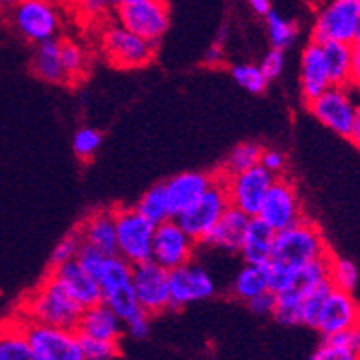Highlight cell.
<instances>
[{
    "label": "cell",
    "instance_id": "obj_15",
    "mask_svg": "<svg viewBox=\"0 0 360 360\" xmlns=\"http://www.w3.org/2000/svg\"><path fill=\"white\" fill-rule=\"evenodd\" d=\"M195 252V241L173 219L155 226L151 261L162 269L173 270L190 263Z\"/></svg>",
    "mask_w": 360,
    "mask_h": 360
},
{
    "label": "cell",
    "instance_id": "obj_36",
    "mask_svg": "<svg viewBox=\"0 0 360 360\" xmlns=\"http://www.w3.org/2000/svg\"><path fill=\"white\" fill-rule=\"evenodd\" d=\"M329 290H331V283L327 280L323 281V283L316 285L313 290H309V292L305 294L304 300H302V323H304V326L314 327L318 313H320L323 300H326V296L329 294Z\"/></svg>",
    "mask_w": 360,
    "mask_h": 360
},
{
    "label": "cell",
    "instance_id": "obj_51",
    "mask_svg": "<svg viewBox=\"0 0 360 360\" xmlns=\"http://www.w3.org/2000/svg\"><path fill=\"white\" fill-rule=\"evenodd\" d=\"M122 2H124V0H107V4H109L110 8H118V6H122Z\"/></svg>",
    "mask_w": 360,
    "mask_h": 360
},
{
    "label": "cell",
    "instance_id": "obj_29",
    "mask_svg": "<svg viewBox=\"0 0 360 360\" xmlns=\"http://www.w3.org/2000/svg\"><path fill=\"white\" fill-rule=\"evenodd\" d=\"M0 360H37L17 318L0 327Z\"/></svg>",
    "mask_w": 360,
    "mask_h": 360
},
{
    "label": "cell",
    "instance_id": "obj_49",
    "mask_svg": "<svg viewBox=\"0 0 360 360\" xmlns=\"http://www.w3.org/2000/svg\"><path fill=\"white\" fill-rule=\"evenodd\" d=\"M351 70H353V79H355V83H359V76H360V46L359 44H355V46H353Z\"/></svg>",
    "mask_w": 360,
    "mask_h": 360
},
{
    "label": "cell",
    "instance_id": "obj_46",
    "mask_svg": "<svg viewBox=\"0 0 360 360\" xmlns=\"http://www.w3.org/2000/svg\"><path fill=\"white\" fill-rule=\"evenodd\" d=\"M125 326H127V333L136 340H143L147 338L149 331H151V323H149V314H146L143 311H138L134 316H131L129 320H125Z\"/></svg>",
    "mask_w": 360,
    "mask_h": 360
},
{
    "label": "cell",
    "instance_id": "obj_12",
    "mask_svg": "<svg viewBox=\"0 0 360 360\" xmlns=\"http://www.w3.org/2000/svg\"><path fill=\"white\" fill-rule=\"evenodd\" d=\"M314 118L338 136H349L353 122L360 116L359 107L351 100L349 90L342 86H329L322 94L307 103Z\"/></svg>",
    "mask_w": 360,
    "mask_h": 360
},
{
    "label": "cell",
    "instance_id": "obj_44",
    "mask_svg": "<svg viewBox=\"0 0 360 360\" xmlns=\"http://www.w3.org/2000/svg\"><path fill=\"white\" fill-rule=\"evenodd\" d=\"M259 166L269 171L270 175L280 176L287 169V157L281 151H278V149H263L261 151Z\"/></svg>",
    "mask_w": 360,
    "mask_h": 360
},
{
    "label": "cell",
    "instance_id": "obj_41",
    "mask_svg": "<svg viewBox=\"0 0 360 360\" xmlns=\"http://www.w3.org/2000/svg\"><path fill=\"white\" fill-rule=\"evenodd\" d=\"M76 261H77V265L85 270L86 274L92 276V278L98 281V278H100V274H101V270H103V266H105V261H107V256H105L103 252L96 250V248L89 247V245H85V243H83L79 248V252H77Z\"/></svg>",
    "mask_w": 360,
    "mask_h": 360
},
{
    "label": "cell",
    "instance_id": "obj_2",
    "mask_svg": "<svg viewBox=\"0 0 360 360\" xmlns=\"http://www.w3.org/2000/svg\"><path fill=\"white\" fill-rule=\"evenodd\" d=\"M83 309L70 298L59 281L48 274L37 289L24 298L19 316L30 322L61 329H76Z\"/></svg>",
    "mask_w": 360,
    "mask_h": 360
},
{
    "label": "cell",
    "instance_id": "obj_9",
    "mask_svg": "<svg viewBox=\"0 0 360 360\" xmlns=\"http://www.w3.org/2000/svg\"><path fill=\"white\" fill-rule=\"evenodd\" d=\"M228 208H230V200H228L226 188H224V180L217 173L214 184L200 195L197 202L184 210L175 221L193 239L195 245H200V241L212 232V228L217 224V221L223 217Z\"/></svg>",
    "mask_w": 360,
    "mask_h": 360
},
{
    "label": "cell",
    "instance_id": "obj_34",
    "mask_svg": "<svg viewBox=\"0 0 360 360\" xmlns=\"http://www.w3.org/2000/svg\"><path fill=\"white\" fill-rule=\"evenodd\" d=\"M266 20V34H269V41L272 44V48H278V50H283L289 48L294 43V39L298 35V28L292 20L285 19L280 13L276 11H270L265 17Z\"/></svg>",
    "mask_w": 360,
    "mask_h": 360
},
{
    "label": "cell",
    "instance_id": "obj_19",
    "mask_svg": "<svg viewBox=\"0 0 360 360\" xmlns=\"http://www.w3.org/2000/svg\"><path fill=\"white\" fill-rule=\"evenodd\" d=\"M50 274L65 287L70 298L81 309H89L92 305L101 304V290L98 281L89 276L85 270L77 265V261H68L65 265L53 266Z\"/></svg>",
    "mask_w": 360,
    "mask_h": 360
},
{
    "label": "cell",
    "instance_id": "obj_37",
    "mask_svg": "<svg viewBox=\"0 0 360 360\" xmlns=\"http://www.w3.org/2000/svg\"><path fill=\"white\" fill-rule=\"evenodd\" d=\"M83 360H112L120 355V344L112 340L79 337Z\"/></svg>",
    "mask_w": 360,
    "mask_h": 360
},
{
    "label": "cell",
    "instance_id": "obj_33",
    "mask_svg": "<svg viewBox=\"0 0 360 360\" xmlns=\"http://www.w3.org/2000/svg\"><path fill=\"white\" fill-rule=\"evenodd\" d=\"M276 294V307L272 316L281 326H298L302 323V296L296 290L285 289Z\"/></svg>",
    "mask_w": 360,
    "mask_h": 360
},
{
    "label": "cell",
    "instance_id": "obj_42",
    "mask_svg": "<svg viewBox=\"0 0 360 360\" xmlns=\"http://www.w3.org/2000/svg\"><path fill=\"white\" fill-rule=\"evenodd\" d=\"M283 65L285 52L283 50H278V48H272V50H269V53L263 57V61H261L259 65V70L266 81H274L278 79L281 72H283Z\"/></svg>",
    "mask_w": 360,
    "mask_h": 360
},
{
    "label": "cell",
    "instance_id": "obj_21",
    "mask_svg": "<svg viewBox=\"0 0 360 360\" xmlns=\"http://www.w3.org/2000/svg\"><path fill=\"white\" fill-rule=\"evenodd\" d=\"M122 323L124 322L107 305L98 304L89 309H83L79 322L76 326V333L79 337L118 342L122 337V331H124Z\"/></svg>",
    "mask_w": 360,
    "mask_h": 360
},
{
    "label": "cell",
    "instance_id": "obj_26",
    "mask_svg": "<svg viewBox=\"0 0 360 360\" xmlns=\"http://www.w3.org/2000/svg\"><path fill=\"white\" fill-rule=\"evenodd\" d=\"M360 331L359 327L323 337V342L316 347L309 360H360Z\"/></svg>",
    "mask_w": 360,
    "mask_h": 360
},
{
    "label": "cell",
    "instance_id": "obj_35",
    "mask_svg": "<svg viewBox=\"0 0 360 360\" xmlns=\"http://www.w3.org/2000/svg\"><path fill=\"white\" fill-rule=\"evenodd\" d=\"M329 283L335 289L353 292L359 283V269L351 259L331 256L329 259Z\"/></svg>",
    "mask_w": 360,
    "mask_h": 360
},
{
    "label": "cell",
    "instance_id": "obj_38",
    "mask_svg": "<svg viewBox=\"0 0 360 360\" xmlns=\"http://www.w3.org/2000/svg\"><path fill=\"white\" fill-rule=\"evenodd\" d=\"M101 140H103V136H101L100 131H96V129L92 127L79 129V131L74 134V142H72L76 157L85 162L92 160L96 153H98V149H100Z\"/></svg>",
    "mask_w": 360,
    "mask_h": 360
},
{
    "label": "cell",
    "instance_id": "obj_39",
    "mask_svg": "<svg viewBox=\"0 0 360 360\" xmlns=\"http://www.w3.org/2000/svg\"><path fill=\"white\" fill-rule=\"evenodd\" d=\"M232 77L236 79V83L247 89L252 94H261L265 92L269 81L263 77L259 67L256 65H236L232 67Z\"/></svg>",
    "mask_w": 360,
    "mask_h": 360
},
{
    "label": "cell",
    "instance_id": "obj_22",
    "mask_svg": "<svg viewBox=\"0 0 360 360\" xmlns=\"http://www.w3.org/2000/svg\"><path fill=\"white\" fill-rule=\"evenodd\" d=\"M248 221H250L248 215L230 206L223 214V217L219 219L217 224L212 228V232L200 241V245L223 248L226 252H239L243 237H245V230L248 226Z\"/></svg>",
    "mask_w": 360,
    "mask_h": 360
},
{
    "label": "cell",
    "instance_id": "obj_50",
    "mask_svg": "<svg viewBox=\"0 0 360 360\" xmlns=\"http://www.w3.org/2000/svg\"><path fill=\"white\" fill-rule=\"evenodd\" d=\"M19 0H0V11H8L11 6H15Z\"/></svg>",
    "mask_w": 360,
    "mask_h": 360
},
{
    "label": "cell",
    "instance_id": "obj_13",
    "mask_svg": "<svg viewBox=\"0 0 360 360\" xmlns=\"http://www.w3.org/2000/svg\"><path fill=\"white\" fill-rule=\"evenodd\" d=\"M133 290L143 313L153 316L169 309V270L162 269L155 261L133 265Z\"/></svg>",
    "mask_w": 360,
    "mask_h": 360
},
{
    "label": "cell",
    "instance_id": "obj_20",
    "mask_svg": "<svg viewBox=\"0 0 360 360\" xmlns=\"http://www.w3.org/2000/svg\"><path fill=\"white\" fill-rule=\"evenodd\" d=\"M300 85H302V96H304L305 103L313 101L314 98L322 94L323 90L331 86L326 57H323L322 52V44L316 43V41H311L305 46L304 53H302Z\"/></svg>",
    "mask_w": 360,
    "mask_h": 360
},
{
    "label": "cell",
    "instance_id": "obj_28",
    "mask_svg": "<svg viewBox=\"0 0 360 360\" xmlns=\"http://www.w3.org/2000/svg\"><path fill=\"white\" fill-rule=\"evenodd\" d=\"M269 290V269L266 265H245L237 272L232 292L237 300L248 302L257 294Z\"/></svg>",
    "mask_w": 360,
    "mask_h": 360
},
{
    "label": "cell",
    "instance_id": "obj_27",
    "mask_svg": "<svg viewBox=\"0 0 360 360\" xmlns=\"http://www.w3.org/2000/svg\"><path fill=\"white\" fill-rule=\"evenodd\" d=\"M322 52L326 57L327 72H329V81L331 86H342L349 89L355 85L353 79V70H351V57H353V46L355 44L342 43H320Z\"/></svg>",
    "mask_w": 360,
    "mask_h": 360
},
{
    "label": "cell",
    "instance_id": "obj_7",
    "mask_svg": "<svg viewBox=\"0 0 360 360\" xmlns=\"http://www.w3.org/2000/svg\"><path fill=\"white\" fill-rule=\"evenodd\" d=\"M112 212L116 224V256L131 265L151 259L155 224L143 219L134 208L124 206Z\"/></svg>",
    "mask_w": 360,
    "mask_h": 360
},
{
    "label": "cell",
    "instance_id": "obj_1",
    "mask_svg": "<svg viewBox=\"0 0 360 360\" xmlns=\"http://www.w3.org/2000/svg\"><path fill=\"white\" fill-rule=\"evenodd\" d=\"M329 254L331 252L323 239V233L311 219H300L292 226L276 232L272 256L266 265L269 290H285L292 283L296 270Z\"/></svg>",
    "mask_w": 360,
    "mask_h": 360
},
{
    "label": "cell",
    "instance_id": "obj_48",
    "mask_svg": "<svg viewBox=\"0 0 360 360\" xmlns=\"http://www.w3.org/2000/svg\"><path fill=\"white\" fill-rule=\"evenodd\" d=\"M248 6L254 13L261 15V17H266V15L272 11V4L270 0H248Z\"/></svg>",
    "mask_w": 360,
    "mask_h": 360
},
{
    "label": "cell",
    "instance_id": "obj_23",
    "mask_svg": "<svg viewBox=\"0 0 360 360\" xmlns=\"http://www.w3.org/2000/svg\"><path fill=\"white\" fill-rule=\"evenodd\" d=\"M81 241L103 252L105 256L116 254V224H114L112 210H100L90 214L83 223L77 226Z\"/></svg>",
    "mask_w": 360,
    "mask_h": 360
},
{
    "label": "cell",
    "instance_id": "obj_32",
    "mask_svg": "<svg viewBox=\"0 0 360 360\" xmlns=\"http://www.w3.org/2000/svg\"><path fill=\"white\" fill-rule=\"evenodd\" d=\"M61 65L67 83L76 85L89 72V56L85 48L74 41H61Z\"/></svg>",
    "mask_w": 360,
    "mask_h": 360
},
{
    "label": "cell",
    "instance_id": "obj_5",
    "mask_svg": "<svg viewBox=\"0 0 360 360\" xmlns=\"http://www.w3.org/2000/svg\"><path fill=\"white\" fill-rule=\"evenodd\" d=\"M360 0H331L318 11L313 28L316 43L359 44Z\"/></svg>",
    "mask_w": 360,
    "mask_h": 360
},
{
    "label": "cell",
    "instance_id": "obj_47",
    "mask_svg": "<svg viewBox=\"0 0 360 360\" xmlns=\"http://www.w3.org/2000/svg\"><path fill=\"white\" fill-rule=\"evenodd\" d=\"M202 63L210 68L221 67V65L224 63V46L223 44H217V43L212 44V46L206 50V53H204Z\"/></svg>",
    "mask_w": 360,
    "mask_h": 360
},
{
    "label": "cell",
    "instance_id": "obj_30",
    "mask_svg": "<svg viewBox=\"0 0 360 360\" xmlns=\"http://www.w3.org/2000/svg\"><path fill=\"white\" fill-rule=\"evenodd\" d=\"M263 147L257 146L256 142H245L236 146L230 151V155L224 160L223 167L219 171L221 176H232L237 173H243V171L250 169L254 166H259V158Z\"/></svg>",
    "mask_w": 360,
    "mask_h": 360
},
{
    "label": "cell",
    "instance_id": "obj_40",
    "mask_svg": "<svg viewBox=\"0 0 360 360\" xmlns=\"http://www.w3.org/2000/svg\"><path fill=\"white\" fill-rule=\"evenodd\" d=\"M81 245V236H79V230H72L70 233L63 237L61 241L57 243L56 248L52 252V269L53 266H59V265H65L68 261H74L77 256V252H79Z\"/></svg>",
    "mask_w": 360,
    "mask_h": 360
},
{
    "label": "cell",
    "instance_id": "obj_10",
    "mask_svg": "<svg viewBox=\"0 0 360 360\" xmlns=\"http://www.w3.org/2000/svg\"><path fill=\"white\" fill-rule=\"evenodd\" d=\"M304 210L300 202L298 190L292 180L280 175L274 176L272 184L266 190L263 202L257 212V219H261L270 230L280 232L283 228L296 224L300 219H304Z\"/></svg>",
    "mask_w": 360,
    "mask_h": 360
},
{
    "label": "cell",
    "instance_id": "obj_11",
    "mask_svg": "<svg viewBox=\"0 0 360 360\" xmlns=\"http://www.w3.org/2000/svg\"><path fill=\"white\" fill-rule=\"evenodd\" d=\"M118 24L138 37L157 44L169 28V4L167 0H142L116 8Z\"/></svg>",
    "mask_w": 360,
    "mask_h": 360
},
{
    "label": "cell",
    "instance_id": "obj_45",
    "mask_svg": "<svg viewBox=\"0 0 360 360\" xmlns=\"http://www.w3.org/2000/svg\"><path fill=\"white\" fill-rule=\"evenodd\" d=\"M248 307L257 316H272L276 307V294L272 290H265V292L257 294L256 298H252L247 302Z\"/></svg>",
    "mask_w": 360,
    "mask_h": 360
},
{
    "label": "cell",
    "instance_id": "obj_8",
    "mask_svg": "<svg viewBox=\"0 0 360 360\" xmlns=\"http://www.w3.org/2000/svg\"><path fill=\"white\" fill-rule=\"evenodd\" d=\"M101 50L112 67L133 70L147 67L155 59L157 44L138 37L122 24L114 22L105 26L101 32Z\"/></svg>",
    "mask_w": 360,
    "mask_h": 360
},
{
    "label": "cell",
    "instance_id": "obj_25",
    "mask_svg": "<svg viewBox=\"0 0 360 360\" xmlns=\"http://www.w3.org/2000/svg\"><path fill=\"white\" fill-rule=\"evenodd\" d=\"M32 70L41 81L52 85H67V76L61 65V41L52 39L37 44L32 59Z\"/></svg>",
    "mask_w": 360,
    "mask_h": 360
},
{
    "label": "cell",
    "instance_id": "obj_16",
    "mask_svg": "<svg viewBox=\"0 0 360 360\" xmlns=\"http://www.w3.org/2000/svg\"><path fill=\"white\" fill-rule=\"evenodd\" d=\"M214 294V278L200 265H193L190 261L179 269L169 270V309L173 311L210 300Z\"/></svg>",
    "mask_w": 360,
    "mask_h": 360
},
{
    "label": "cell",
    "instance_id": "obj_14",
    "mask_svg": "<svg viewBox=\"0 0 360 360\" xmlns=\"http://www.w3.org/2000/svg\"><path fill=\"white\" fill-rule=\"evenodd\" d=\"M223 180L230 206L248 217H257L263 197L272 184L274 175H270L261 166H254L237 175L223 176Z\"/></svg>",
    "mask_w": 360,
    "mask_h": 360
},
{
    "label": "cell",
    "instance_id": "obj_52",
    "mask_svg": "<svg viewBox=\"0 0 360 360\" xmlns=\"http://www.w3.org/2000/svg\"><path fill=\"white\" fill-rule=\"evenodd\" d=\"M133 2H142V0H124L122 4H133Z\"/></svg>",
    "mask_w": 360,
    "mask_h": 360
},
{
    "label": "cell",
    "instance_id": "obj_18",
    "mask_svg": "<svg viewBox=\"0 0 360 360\" xmlns=\"http://www.w3.org/2000/svg\"><path fill=\"white\" fill-rule=\"evenodd\" d=\"M215 175L200 173V171H186L179 173L164 184L166 191L167 208L171 219L179 217L184 210H188L193 202L200 199V195L214 184Z\"/></svg>",
    "mask_w": 360,
    "mask_h": 360
},
{
    "label": "cell",
    "instance_id": "obj_31",
    "mask_svg": "<svg viewBox=\"0 0 360 360\" xmlns=\"http://www.w3.org/2000/svg\"><path fill=\"white\" fill-rule=\"evenodd\" d=\"M134 210H136L138 214L142 215L143 219H147L149 223L155 224V226H157V224H162L164 221H167V219H171L164 184H157L153 186V188H149V190L142 195V199L138 200Z\"/></svg>",
    "mask_w": 360,
    "mask_h": 360
},
{
    "label": "cell",
    "instance_id": "obj_3",
    "mask_svg": "<svg viewBox=\"0 0 360 360\" xmlns=\"http://www.w3.org/2000/svg\"><path fill=\"white\" fill-rule=\"evenodd\" d=\"M11 28L32 44L57 39L61 30V11L57 0H19L6 11Z\"/></svg>",
    "mask_w": 360,
    "mask_h": 360
},
{
    "label": "cell",
    "instance_id": "obj_24",
    "mask_svg": "<svg viewBox=\"0 0 360 360\" xmlns=\"http://www.w3.org/2000/svg\"><path fill=\"white\" fill-rule=\"evenodd\" d=\"M274 230H270L261 219L250 217L241 248H239L247 265H269L272 245H274Z\"/></svg>",
    "mask_w": 360,
    "mask_h": 360
},
{
    "label": "cell",
    "instance_id": "obj_17",
    "mask_svg": "<svg viewBox=\"0 0 360 360\" xmlns=\"http://www.w3.org/2000/svg\"><path fill=\"white\" fill-rule=\"evenodd\" d=\"M359 304L353 292L331 287L318 313L314 329L322 333V337H331L337 333L359 327Z\"/></svg>",
    "mask_w": 360,
    "mask_h": 360
},
{
    "label": "cell",
    "instance_id": "obj_6",
    "mask_svg": "<svg viewBox=\"0 0 360 360\" xmlns=\"http://www.w3.org/2000/svg\"><path fill=\"white\" fill-rule=\"evenodd\" d=\"M17 322L37 360H83L76 329H61L30 322L17 314Z\"/></svg>",
    "mask_w": 360,
    "mask_h": 360
},
{
    "label": "cell",
    "instance_id": "obj_43",
    "mask_svg": "<svg viewBox=\"0 0 360 360\" xmlns=\"http://www.w3.org/2000/svg\"><path fill=\"white\" fill-rule=\"evenodd\" d=\"M72 2L76 6L77 13L85 20L103 19L110 8L107 0H72Z\"/></svg>",
    "mask_w": 360,
    "mask_h": 360
},
{
    "label": "cell",
    "instance_id": "obj_4",
    "mask_svg": "<svg viewBox=\"0 0 360 360\" xmlns=\"http://www.w3.org/2000/svg\"><path fill=\"white\" fill-rule=\"evenodd\" d=\"M131 274H133V265L114 254L107 256L103 270L98 278L101 304L107 305L122 322L134 316L138 311H142L134 296Z\"/></svg>",
    "mask_w": 360,
    "mask_h": 360
}]
</instances>
